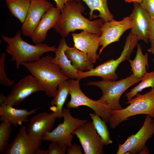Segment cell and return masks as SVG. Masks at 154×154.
<instances>
[{
  "mask_svg": "<svg viewBox=\"0 0 154 154\" xmlns=\"http://www.w3.org/2000/svg\"><path fill=\"white\" fill-rule=\"evenodd\" d=\"M68 46L65 38L62 37L54 52L55 56L51 62L58 66L66 76L69 78L76 79L78 70L72 65L71 61L65 54V51Z\"/></svg>",
  "mask_w": 154,
  "mask_h": 154,
  "instance_id": "cell-20",
  "label": "cell"
},
{
  "mask_svg": "<svg viewBox=\"0 0 154 154\" xmlns=\"http://www.w3.org/2000/svg\"><path fill=\"white\" fill-rule=\"evenodd\" d=\"M60 13L61 11L58 8L52 7L44 14L30 37L34 43H42L45 40L48 31L55 26Z\"/></svg>",
  "mask_w": 154,
  "mask_h": 154,
  "instance_id": "cell-18",
  "label": "cell"
},
{
  "mask_svg": "<svg viewBox=\"0 0 154 154\" xmlns=\"http://www.w3.org/2000/svg\"><path fill=\"white\" fill-rule=\"evenodd\" d=\"M141 79L132 74L130 76L118 81L102 80L98 81H90L87 84L99 87L102 94L98 100L101 103L109 106L111 110L122 109L119 102L122 94L129 88L138 83Z\"/></svg>",
  "mask_w": 154,
  "mask_h": 154,
  "instance_id": "cell-6",
  "label": "cell"
},
{
  "mask_svg": "<svg viewBox=\"0 0 154 154\" xmlns=\"http://www.w3.org/2000/svg\"><path fill=\"white\" fill-rule=\"evenodd\" d=\"M31 0H5L11 14L23 23L25 19Z\"/></svg>",
  "mask_w": 154,
  "mask_h": 154,
  "instance_id": "cell-25",
  "label": "cell"
},
{
  "mask_svg": "<svg viewBox=\"0 0 154 154\" xmlns=\"http://www.w3.org/2000/svg\"><path fill=\"white\" fill-rule=\"evenodd\" d=\"M1 0V1H3V0Z\"/></svg>",
  "mask_w": 154,
  "mask_h": 154,
  "instance_id": "cell-40",
  "label": "cell"
},
{
  "mask_svg": "<svg viewBox=\"0 0 154 154\" xmlns=\"http://www.w3.org/2000/svg\"><path fill=\"white\" fill-rule=\"evenodd\" d=\"M136 56L133 60L129 59V61L131 68L132 74L141 79L147 72L146 67L148 68V54H143L141 45L137 44Z\"/></svg>",
  "mask_w": 154,
  "mask_h": 154,
  "instance_id": "cell-24",
  "label": "cell"
},
{
  "mask_svg": "<svg viewBox=\"0 0 154 154\" xmlns=\"http://www.w3.org/2000/svg\"><path fill=\"white\" fill-rule=\"evenodd\" d=\"M41 140L31 137L22 126L5 151V154H36L42 144Z\"/></svg>",
  "mask_w": 154,
  "mask_h": 154,
  "instance_id": "cell-14",
  "label": "cell"
},
{
  "mask_svg": "<svg viewBox=\"0 0 154 154\" xmlns=\"http://www.w3.org/2000/svg\"><path fill=\"white\" fill-rule=\"evenodd\" d=\"M134 8L129 15L134 22L131 32L135 35L139 40L146 43L149 40L148 31L150 17L146 11L139 4L134 3Z\"/></svg>",
  "mask_w": 154,
  "mask_h": 154,
  "instance_id": "cell-17",
  "label": "cell"
},
{
  "mask_svg": "<svg viewBox=\"0 0 154 154\" xmlns=\"http://www.w3.org/2000/svg\"><path fill=\"white\" fill-rule=\"evenodd\" d=\"M151 44L150 47L147 49V50L149 52H151L152 54H154V37L149 40Z\"/></svg>",
  "mask_w": 154,
  "mask_h": 154,
  "instance_id": "cell-35",
  "label": "cell"
},
{
  "mask_svg": "<svg viewBox=\"0 0 154 154\" xmlns=\"http://www.w3.org/2000/svg\"><path fill=\"white\" fill-rule=\"evenodd\" d=\"M82 148L78 144H74L68 147L66 151L67 154H82Z\"/></svg>",
  "mask_w": 154,
  "mask_h": 154,
  "instance_id": "cell-32",
  "label": "cell"
},
{
  "mask_svg": "<svg viewBox=\"0 0 154 154\" xmlns=\"http://www.w3.org/2000/svg\"><path fill=\"white\" fill-rule=\"evenodd\" d=\"M68 146L64 142L52 141L48 146V154H65L67 149Z\"/></svg>",
  "mask_w": 154,
  "mask_h": 154,
  "instance_id": "cell-30",
  "label": "cell"
},
{
  "mask_svg": "<svg viewBox=\"0 0 154 154\" xmlns=\"http://www.w3.org/2000/svg\"><path fill=\"white\" fill-rule=\"evenodd\" d=\"M5 96L3 94L1 93H0V104L3 103V102Z\"/></svg>",
  "mask_w": 154,
  "mask_h": 154,
  "instance_id": "cell-38",
  "label": "cell"
},
{
  "mask_svg": "<svg viewBox=\"0 0 154 154\" xmlns=\"http://www.w3.org/2000/svg\"><path fill=\"white\" fill-rule=\"evenodd\" d=\"M11 125L5 122H2L0 125V153H5L9 145V140L12 130Z\"/></svg>",
  "mask_w": 154,
  "mask_h": 154,
  "instance_id": "cell-28",
  "label": "cell"
},
{
  "mask_svg": "<svg viewBox=\"0 0 154 154\" xmlns=\"http://www.w3.org/2000/svg\"><path fill=\"white\" fill-rule=\"evenodd\" d=\"M149 40L154 37V17L150 20L148 31Z\"/></svg>",
  "mask_w": 154,
  "mask_h": 154,
  "instance_id": "cell-33",
  "label": "cell"
},
{
  "mask_svg": "<svg viewBox=\"0 0 154 154\" xmlns=\"http://www.w3.org/2000/svg\"><path fill=\"white\" fill-rule=\"evenodd\" d=\"M53 58L47 55L36 61L21 65L39 81L46 94L54 98L59 84L69 78L64 74L58 66L51 62Z\"/></svg>",
  "mask_w": 154,
  "mask_h": 154,
  "instance_id": "cell-2",
  "label": "cell"
},
{
  "mask_svg": "<svg viewBox=\"0 0 154 154\" xmlns=\"http://www.w3.org/2000/svg\"><path fill=\"white\" fill-rule=\"evenodd\" d=\"M69 84L70 101L66 103L69 108H78L80 106H86L91 108L106 123L109 122L111 116L110 106L98 100H92L87 97L82 92L79 85V80L74 79L67 80Z\"/></svg>",
  "mask_w": 154,
  "mask_h": 154,
  "instance_id": "cell-7",
  "label": "cell"
},
{
  "mask_svg": "<svg viewBox=\"0 0 154 154\" xmlns=\"http://www.w3.org/2000/svg\"><path fill=\"white\" fill-rule=\"evenodd\" d=\"M78 139L85 154H103L104 144L92 121L83 123L72 133Z\"/></svg>",
  "mask_w": 154,
  "mask_h": 154,
  "instance_id": "cell-10",
  "label": "cell"
},
{
  "mask_svg": "<svg viewBox=\"0 0 154 154\" xmlns=\"http://www.w3.org/2000/svg\"><path fill=\"white\" fill-rule=\"evenodd\" d=\"M48 150H43L41 149L40 148H39L37 150L36 152V154H48Z\"/></svg>",
  "mask_w": 154,
  "mask_h": 154,
  "instance_id": "cell-36",
  "label": "cell"
},
{
  "mask_svg": "<svg viewBox=\"0 0 154 154\" xmlns=\"http://www.w3.org/2000/svg\"><path fill=\"white\" fill-rule=\"evenodd\" d=\"M154 134V120L147 115L142 126L137 133L128 137L123 143L119 144L116 154L141 153L145 147L146 141L152 137Z\"/></svg>",
  "mask_w": 154,
  "mask_h": 154,
  "instance_id": "cell-9",
  "label": "cell"
},
{
  "mask_svg": "<svg viewBox=\"0 0 154 154\" xmlns=\"http://www.w3.org/2000/svg\"><path fill=\"white\" fill-rule=\"evenodd\" d=\"M62 115L64 118V122L60 123L51 132L46 133L41 140L62 142L65 143L68 147H69L72 145V133L88 120L73 117L70 114V110L65 108L62 109Z\"/></svg>",
  "mask_w": 154,
  "mask_h": 154,
  "instance_id": "cell-8",
  "label": "cell"
},
{
  "mask_svg": "<svg viewBox=\"0 0 154 154\" xmlns=\"http://www.w3.org/2000/svg\"><path fill=\"white\" fill-rule=\"evenodd\" d=\"M85 10L80 2L74 0L66 2L61 11L59 19L53 28L62 37L65 38L69 33L76 30H82L101 36L100 27L104 22L101 18L91 21L82 13Z\"/></svg>",
  "mask_w": 154,
  "mask_h": 154,
  "instance_id": "cell-1",
  "label": "cell"
},
{
  "mask_svg": "<svg viewBox=\"0 0 154 154\" xmlns=\"http://www.w3.org/2000/svg\"><path fill=\"white\" fill-rule=\"evenodd\" d=\"M39 91H44L40 82L32 75H27L14 85L3 104L18 105L33 93Z\"/></svg>",
  "mask_w": 154,
  "mask_h": 154,
  "instance_id": "cell-12",
  "label": "cell"
},
{
  "mask_svg": "<svg viewBox=\"0 0 154 154\" xmlns=\"http://www.w3.org/2000/svg\"><path fill=\"white\" fill-rule=\"evenodd\" d=\"M90 115L94 127L104 144L108 145L112 143L113 141L110 139L106 123L95 113H90Z\"/></svg>",
  "mask_w": 154,
  "mask_h": 154,
  "instance_id": "cell-26",
  "label": "cell"
},
{
  "mask_svg": "<svg viewBox=\"0 0 154 154\" xmlns=\"http://www.w3.org/2000/svg\"><path fill=\"white\" fill-rule=\"evenodd\" d=\"M52 7V4L46 0H31L25 19L21 27L22 35L30 37L44 14Z\"/></svg>",
  "mask_w": 154,
  "mask_h": 154,
  "instance_id": "cell-13",
  "label": "cell"
},
{
  "mask_svg": "<svg viewBox=\"0 0 154 154\" xmlns=\"http://www.w3.org/2000/svg\"><path fill=\"white\" fill-rule=\"evenodd\" d=\"M153 63H154V58L153 59Z\"/></svg>",
  "mask_w": 154,
  "mask_h": 154,
  "instance_id": "cell-39",
  "label": "cell"
},
{
  "mask_svg": "<svg viewBox=\"0 0 154 154\" xmlns=\"http://www.w3.org/2000/svg\"><path fill=\"white\" fill-rule=\"evenodd\" d=\"M0 106V120L16 126L21 125L22 123H26L30 121L28 117L36 112L40 107L28 111L26 109L15 108L10 105H5L2 103Z\"/></svg>",
  "mask_w": 154,
  "mask_h": 154,
  "instance_id": "cell-19",
  "label": "cell"
},
{
  "mask_svg": "<svg viewBox=\"0 0 154 154\" xmlns=\"http://www.w3.org/2000/svg\"><path fill=\"white\" fill-rule=\"evenodd\" d=\"M140 4L146 11L151 18L154 17V0H142Z\"/></svg>",
  "mask_w": 154,
  "mask_h": 154,
  "instance_id": "cell-31",
  "label": "cell"
},
{
  "mask_svg": "<svg viewBox=\"0 0 154 154\" xmlns=\"http://www.w3.org/2000/svg\"><path fill=\"white\" fill-rule=\"evenodd\" d=\"M56 3V7L61 11L62 10L65 3L67 1L74 0H54Z\"/></svg>",
  "mask_w": 154,
  "mask_h": 154,
  "instance_id": "cell-34",
  "label": "cell"
},
{
  "mask_svg": "<svg viewBox=\"0 0 154 154\" xmlns=\"http://www.w3.org/2000/svg\"><path fill=\"white\" fill-rule=\"evenodd\" d=\"M6 54L3 52L0 56V84L6 87L13 86L14 84L13 80L9 79L7 76L4 70L5 61Z\"/></svg>",
  "mask_w": 154,
  "mask_h": 154,
  "instance_id": "cell-29",
  "label": "cell"
},
{
  "mask_svg": "<svg viewBox=\"0 0 154 154\" xmlns=\"http://www.w3.org/2000/svg\"><path fill=\"white\" fill-rule=\"evenodd\" d=\"M125 2L128 3H133L140 4L142 1V0H124Z\"/></svg>",
  "mask_w": 154,
  "mask_h": 154,
  "instance_id": "cell-37",
  "label": "cell"
},
{
  "mask_svg": "<svg viewBox=\"0 0 154 154\" xmlns=\"http://www.w3.org/2000/svg\"><path fill=\"white\" fill-rule=\"evenodd\" d=\"M74 46L87 54L93 64L98 59L97 51L99 45L100 36L89 31H83L79 33L72 34Z\"/></svg>",
  "mask_w": 154,
  "mask_h": 154,
  "instance_id": "cell-15",
  "label": "cell"
},
{
  "mask_svg": "<svg viewBox=\"0 0 154 154\" xmlns=\"http://www.w3.org/2000/svg\"><path fill=\"white\" fill-rule=\"evenodd\" d=\"M57 118L54 112L39 113L31 118L27 132L33 138L41 140L46 133L50 132Z\"/></svg>",
  "mask_w": 154,
  "mask_h": 154,
  "instance_id": "cell-16",
  "label": "cell"
},
{
  "mask_svg": "<svg viewBox=\"0 0 154 154\" xmlns=\"http://www.w3.org/2000/svg\"><path fill=\"white\" fill-rule=\"evenodd\" d=\"M21 33V31H19L12 37L1 36L3 40L7 44L6 51L12 56L10 61H15L17 69H19L23 63L38 60L45 52H55L56 48L54 46H50L44 43L35 45L29 44L22 39Z\"/></svg>",
  "mask_w": 154,
  "mask_h": 154,
  "instance_id": "cell-3",
  "label": "cell"
},
{
  "mask_svg": "<svg viewBox=\"0 0 154 154\" xmlns=\"http://www.w3.org/2000/svg\"><path fill=\"white\" fill-rule=\"evenodd\" d=\"M133 25V21L129 16L124 17L120 21L114 19L104 23L100 27L102 34L99 39V45L102 47L98 55V59L106 47L114 42L119 41L120 37L124 32L131 29Z\"/></svg>",
  "mask_w": 154,
  "mask_h": 154,
  "instance_id": "cell-11",
  "label": "cell"
},
{
  "mask_svg": "<svg viewBox=\"0 0 154 154\" xmlns=\"http://www.w3.org/2000/svg\"><path fill=\"white\" fill-rule=\"evenodd\" d=\"M64 52L67 58L71 61L72 65L78 70L87 71L93 68V63L88 54L74 46L72 47L68 46Z\"/></svg>",
  "mask_w": 154,
  "mask_h": 154,
  "instance_id": "cell-21",
  "label": "cell"
},
{
  "mask_svg": "<svg viewBox=\"0 0 154 154\" xmlns=\"http://www.w3.org/2000/svg\"><path fill=\"white\" fill-rule=\"evenodd\" d=\"M138 40L135 35L130 32L119 57L116 60H109L89 71L80 72L77 70L76 79L80 80L87 77L97 76L101 77L104 80H116L118 78V75L116 73L117 67L120 63L129 59Z\"/></svg>",
  "mask_w": 154,
  "mask_h": 154,
  "instance_id": "cell-5",
  "label": "cell"
},
{
  "mask_svg": "<svg viewBox=\"0 0 154 154\" xmlns=\"http://www.w3.org/2000/svg\"><path fill=\"white\" fill-rule=\"evenodd\" d=\"M141 82L138 85L131 89L130 91L125 94L127 100L129 101L136 96L138 92L146 88H154V70L146 72L141 79Z\"/></svg>",
  "mask_w": 154,
  "mask_h": 154,
  "instance_id": "cell-27",
  "label": "cell"
},
{
  "mask_svg": "<svg viewBox=\"0 0 154 154\" xmlns=\"http://www.w3.org/2000/svg\"><path fill=\"white\" fill-rule=\"evenodd\" d=\"M135 97L126 102L130 104L124 109L111 110V116L109 123L114 129L128 118L139 114H146L154 120V88L143 95L137 94Z\"/></svg>",
  "mask_w": 154,
  "mask_h": 154,
  "instance_id": "cell-4",
  "label": "cell"
},
{
  "mask_svg": "<svg viewBox=\"0 0 154 154\" xmlns=\"http://www.w3.org/2000/svg\"><path fill=\"white\" fill-rule=\"evenodd\" d=\"M67 80L63 81L59 84L55 96L50 102V104L53 106L50 107V109L55 113L58 118L62 117V112L63 106L69 94V86Z\"/></svg>",
  "mask_w": 154,
  "mask_h": 154,
  "instance_id": "cell-23",
  "label": "cell"
},
{
  "mask_svg": "<svg viewBox=\"0 0 154 154\" xmlns=\"http://www.w3.org/2000/svg\"><path fill=\"white\" fill-rule=\"evenodd\" d=\"M77 2L82 1L85 3L90 9V20L99 17L104 23L110 21L114 18L110 12L107 5L108 0H74Z\"/></svg>",
  "mask_w": 154,
  "mask_h": 154,
  "instance_id": "cell-22",
  "label": "cell"
}]
</instances>
